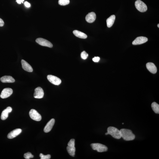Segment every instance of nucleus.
<instances>
[{"label":"nucleus","instance_id":"cd10ccee","mask_svg":"<svg viewBox=\"0 0 159 159\" xmlns=\"http://www.w3.org/2000/svg\"><path fill=\"white\" fill-rule=\"evenodd\" d=\"M25 5L27 7H30V4L29 3L27 2V1H26L25 2Z\"/></svg>","mask_w":159,"mask_h":159},{"label":"nucleus","instance_id":"9b49d317","mask_svg":"<svg viewBox=\"0 0 159 159\" xmlns=\"http://www.w3.org/2000/svg\"><path fill=\"white\" fill-rule=\"evenodd\" d=\"M54 123H55V120L54 119H52L50 120L47 123L44 128V132H48L51 131L54 126Z\"/></svg>","mask_w":159,"mask_h":159},{"label":"nucleus","instance_id":"5701e85b","mask_svg":"<svg viewBox=\"0 0 159 159\" xmlns=\"http://www.w3.org/2000/svg\"><path fill=\"white\" fill-rule=\"evenodd\" d=\"M33 157L34 156L30 152H28L25 153L24 154V157L25 159H29L31 158H33Z\"/></svg>","mask_w":159,"mask_h":159},{"label":"nucleus","instance_id":"dca6fc26","mask_svg":"<svg viewBox=\"0 0 159 159\" xmlns=\"http://www.w3.org/2000/svg\"><path fill=\"white\" fill-rule=\"evenodd\" d=\"M22 67L23 69L26 71L31 72L33 71V69L32 67L25 60H22L21 61Z\"/></svg>","mask_w":159,"mask_h":159},{"label":"nucleus","instance_id":"c756f323","mask_svg":"<svg viewBox=\"0 0 159 159\" xmlns=\"http://www.w3.org/2000/svg\"><path fill=\"white\" fill-rule=\"evenodd\" d=\"M108 134H108V132H106V133H105V135H108Z\"/></svg>","mask_w":159,"mask_h":159},{"label":"nucleus","instance_id":"9d476101","mask_svg":"<svg viewBox=\"0 0 159 159\" xmlns=\"http://www.w3.org/2000/svg\"><path fill=\"white\" fill-rule=\"evenodd\" d=\"M148 40V38L146 37L141 36L138 37L132 42L133 45H138L145 43Z\"/></svg>","mask_w":159,"mask_h":159},{"label":"nucleus","instance_id":"f3484780","mask_svg":"<svg viewBox=\"0 0 159 159\" xmlns=\"http://www.w3.org/2000/svg\"><path fill=\"white\" fill-rule=\"evenodd\" d=\"M146 67L148 70L151 73L155 74L157 71V69L155 65L152 63H148L146 64Z\"/></svg>","mask_w":159,"mask_h":159},{"label":"nucleus","instance_id":"a878e982","mask_svg":"<svg viewBox=\"0 0 159 159\" xmlns=\"http://www.w3.org/2000/svg\"><path fill=\"white\" fill-rule=\"evenodd\" d=\"M100 60V58L99 57H95L93 59V60L95 62H98Z\"/></svg>","mask_w":159,"mask_h":159},{"label":"nucleus","instance_id":"f03ea898","mask_svg":"<svg viewBox=\"0 0 159 159\" xmlns=\"http://www.w3.org/2000/svg\"><path fill=\"white\" fill-rule=\"evenodd\" d=\"M107 132L116 139H120L121 137L120 131L116 127H109L107 129Z\"/></svg>","mask_w":159,"mask_h":159},{"label":"nucleus","instance_id":"0eeeda50","mask_svg":"<svg viewBox=\"0 0 159 159\" xmlns=\"http://www.w3.org/2000/svg\"><path fill=\"white\" fill-rule=\"evenodd\" d=\"M47 79L53 84L59 85L61 83V80L59 78L52 75H48L47 77Z\"/></svg>","mask_w":159,"mask_h":159},{"label":"nucleus","instance_id":"f257e3e1","mask_svg":"<svg viewBox=\"0 0 159 159\" xmlns=\"http://www.w3.org/2000/svg\"><path fill=\"white\" fill-rule=\"evenodd\" d=\"M121 137L126 141L133 140L134 139L135 136L130 130L121 129L120 130Z\"/></svg>","mask_w":159,"mask_h":159},{"label":"nucleus","instance_id":"423d86ee","mask_svg":"<svg viewBox=\"0 0 159 159\" xmlns=\"http://www.w3.org/2000/svg\"><path fill=\"white\" fill-rule=\"evenodd\" d=\"M36 42L40 45L42 46L52 48L53 45L50 41L42 38H38L36 40Z\"/></svg>","mask_w":159,"mask_h":159},{"label":"nucleus","instance_id":"f8f14e48","mask_svg":"<svg viewBox=\"0 0 159 159\" xmlns=\"http://www.w3.org/2000/svg\"><path fill=\"white\" fill-rule=\"evenodd\" d=\"M22 130L20 129H16L10 132L7 135V138L9 139H12L15 137L22 132Z\"/></svg>","mask_w":159,"mask_h":159},{"label":"nucleus","instance_id":"a211bd4d","mask_svg":"<svg viewBox=\"0 0 159 159\" xmlns=\"http://www.w3.org/2000/svg\"><path fill=\"white\" fill-rule=\"evenodd\" d=\"M0 80L3 83H13L15 81L14 78L10 76H4L0 78Z\"/></svg>","mask_w":159,"mask_h":159},{"label":"nucleus","instance_id":"4be33fe9","mask_svg":"<svg viewBox=\"0 0 159 159\" xmlns=\"http://www.w3.org/2000/svg\"><path fill=\"white\" fill-rule=\"evenodd\" d=\"M58 4L60 5L65 6L68 4L70 3V0H59Z\"/></svg>","mask_w":159,"mask_h":159},{"label":"nucleus","instance_id":"aec40b11","mask_svg":"<svg viewBox=\"0 0 159 159\" xmlns=\"http://www.w3.org/2000/svg\"><path fill=\"white\" fill-rule=\"evenodd\" d=\"M73 32L74 34L77 37L82 39H85L87 38V36L86 34L80 31L75 30L73 31Z\"/></svg>","mask_w":159,"mask_h":159},{"label":"nucleus","instance_id":"39448f33","mask_svg":"<svg viewBox=\"0 0 159 159\" xmlns=\"http://www.w3.org/2000/svg\"><path fill=\"white\" fill-rule=\"evenodd\" d=\"M29 115L31 119L36 121H40L42 119L41 115L34 109L31 110L29 112Z\"/></svg>","mask_w":159,"mask_h":159},{"label":"nucleus","instance_id":"20e7f679","mask_svg":"<svg viewBox=\"0 0 159 159\" xmlns=\"http://www.w3.org/2000/svg\"><path fill=\"white\" fill-rule=\"evenodd\" d=\"M135 6L137 9L141 12H144L147 10L146 5L141 0H137L135 1Z\"/></svg>","mask_w":159,"mask_h":159},{"label":"nucleus","instance_id":"6ab92c4d","mask_svg":"<svg viewBox=\"0 0 159 159\" xmlns=\"http://www.w3.org/2000/svg\"><path fill=\"white\" fill-rule=\"evenodd\" d=\"M116 16L114 15H113L107 19L106 20L107 24L108 27H111L114 23L115 20Z\"/></svg>","mask_w":159,"mask_h":159},{"label":"nucleus","instance_id":"4468645a","mask_svg":"<svg viewBox=\"0 0 159 159\" xmlns=\"http://www.w3.org/2000/svg\"><path fill=\"white\" fill-rule=\"evenodd\" d=\"M96 18V15L95 13L92 12L88 13L85 17V20L88 23H93Z\"/></svg>","mask_w":159,"mask_h":159},{"label":"nucleus","instance_id":"b1692460","mask_svg":"<svg viewBox=\"0 0 159 159\" xmlns=\"http://www.w3.org/2000/svg\"><path fill=\"white\" fill-rule=\"evenodd\" d=\"M40 157L41 159H50L51 158V156L50 155L48 154L45 155L42 153L40 154Z\"/></svg>","mask_w":159,"mask_h":159},{"label":"nucleus","instance_id":"bb28decb","mask_svg":"<svg viewBox=\"0 0 159 159\" xmlns=\"http://www.w3.org/2000/svg\"><path fill=\"white\" fill-rule=\"evenodd\" d=\"M4 23L2 19L0 18V26H4Z\"/></svg>","mask_w":159,"mask_h":159},{"label":"nucleus","instance_id":"393cba45","mask_svg":"<svg viewBox=\"0 0 159 159\" xmlns=\"http://www.w3.org/2000/svg\"><path fill=\"white\" fill-rule=\"evenodd\" d=\"M88 56V54L85 51H83L81 53V57L84 60L86 59L87 58Z\"/></svg>","mask_w":159,"mask_h":159},{"label":"nucleus","instance_id":"2f4dec72","mask_svg":"<svg viewBox=\"0 0 159 159\" xmlns=\"http://www.w3.org/2000/svg\"><path fill=\"white\" fill-rule=\"evenodd\" d=\"M122 124H124V123H123Z\"/></svg>","mask_w":159,"mask_h":159},{"label":"nucleus","instance_id":"7ed1b4c3","mask_svg":"<svg viewBox=\"0 0 159 159\" xmlns=\"http://www.w3.org/2000/svg\"><path fill=\"white\" fill-rule=\"evenodd\" d=\"M91 146L93 149L99 152L106 151L108 148L106 146L99 143H93L91 144Z\"/></svg>","mask_w":159,"mask_h":159},{"label":"nucleus","instance_id":"2eb2a0df","mask_svg":"<svg viewBox=\"0 0 159 159\" xmlns=\"http://www.w3.org/2000/svg\"><path fill=\"white\" fill-rule=\"evenodd\" d=\"M12 109L11 107H8L2 112L1 115V119L2 120H6L8 117L9 113L11 112Z\"/></svg>","mask_w":159,"mask_h":159},{"label":"nucleus","instance_id":"7c9ffc66","mask_svg":"<svg viewBox=\"0 0 159 159\" xmlns=\"http://www.w3.org/2000/svg\"><path fill=\"white\" fill-rule=\"evenodd\" d=\"M157 26H158V27L159 28V24H158Z\"/></svg>","mask_w":159,"mask_h":159},{"label":"nucleus","instance_id":"c85d7f7f","mask_svg":"<svg viewBox=\"0 0 159 159\" xmlns=\"http://www.w3.org/2000/svg\"><path fill=\"white\" fill-rule=\"evenodd\" d=\"M24 0H16V1L18 4H21L22 3H23Z\"/></svg>","mask_w":159,"mask_h":159},{"label":"nucleus","instance_id":"ddd939ff","mask_svg":"<svg viewBox=\"0 0 159 159\" xmlns=\"http://www.w3.org/2000/svg\"><path fill=\"white\" fill-rule=\"evenodd\" d=\"M68 146L67 147V151L70 155L73 157H74L75 154L76 148L75 144H68Z\"/></svg>","mask_w":159,"mask_h":159},{"label":"nucleus","instance_id":"412c9836","mask_svg":"<svg viewBox=\"0 0 159 159\" xmlns=\"http://www.w3.org/2000/svg\"><path fill=\"white\" fill-rule=\"evenodd\" d=\"M151 106L153 111L157 114L159 113V105L157 103L154 102L151 104Z\"/></svg>","mask_w":159,"mask_h":159},{"label":"nucleus","instance_id":"1a4fd4ad","mask_svg":"<svg viewBox=\"0 0 159 159\" xmlns=\"http://www.w3.org/2000/svg\"><path fill=\"white\" fill-rule=\"evenodd\" d=\"M44 92L43 90L40 87H38L35 88L34 96L35 98L40 99L43 98Z\"/></svg>","mask_w":159,"mask_h":159},{"label":"nucleus","instance_id":"6e6552de","mask_svg":"<svg viewBox=\"0 0 159 159\" xmlns=\"http://www.w3.org/2000/svg\"><path fill=\"white\" fill-rule=\"evenodd\" d=\"M13 93V90L11 88H4L1 92L0 96L1 98L4 99L8 98Z\"/></svg>","mask_w":159,"mask_h":159}]
</instances>
